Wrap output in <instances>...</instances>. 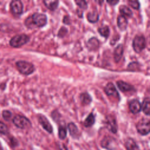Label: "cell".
Segmentation results:
<instances>
[{"instance_id":"6da1fadb","label":"cell","mask_w":150,"mask_h":150,"mask_svg":"<svg viewBox=\"0 0 150 150\" xmlns=\"http://www.w3.org/2000/svg\"><path fill=\"white\" fill-rule=\"evenodd\" d=\"M47 21L46 15L41 13H34L25 21V25L28 28H33L34 26L41 28L45 26Z\"/></svg>"},{"instance_id":"7a4b0ae2","label":"cell","mask_w":150,"mask_h":150,"mask_svg":"<svg viewBox=\"0 0 150 150\" xmlns=\"http://www.w3.org/2000/svg\"><path fill=\"white\" fill-rule=\"evenodd\" d=\"M16 66L18 71L24 75L31 74L35 70L33 64L26 61H18L16 63Z\"/></svg>"},{"instance_id":"3957f363","label":"cell","mask_w":150,"mask_h":150,"mask_svg":"<svg viewBox=\"0 0 150 150\" xmlns=\"http://www.w3.org/2000/svg\"><path fill=\"white\" fill-rule=\"evenodd\" d=\"M29 41V37L25 34L17 35L9 41V44L13 47H19Z\"/></svg>"},{"instance_id":"277c9868","label":"cell","mask_w":150,"mask_h":150,"mask_svg":"<svg viewBox=\"0 0 150 150\" xmlns=\"http://www.w3.org/2000/svg\"><path fill=\"white\" fill-rule=\"evenodd\" d=\"M12 121L16 127L21 129H25L31 127V122L29 120L23 115H15L13 117Z\"/></svg>"},{"instance_id":"5b68a950","label":"cell","mask_w":150,"mask_h":150,"mask_svg":"<svg viewBox=\"0 0 150 150\" xmlns=\"http://www.w3.org/2000/svg\"><path fill=\"white\" fill-rule=\"evenodd\" d=\"M146 46V41L144 36L137 35L135 36L132 42L133 49L136 53H140Z\"/></svg>"},{"instance_id":"8992f818","label":"cell","mask_w":150,"mask_h":150,"mask_svg":"<svg viewBox=\"0 0 150 150\" xmlns=\"http://www.w3.org/2000/svg\"><path fill=\"white\" fill-rule=\"evenodd\" d=\"M136 128L140 134L142 135L148 134L150 130V122L149 119L142 118L139 120L136 125Z\"/></svg>"},{"instance_id":"52a82bcc","label":"cell","mask_w":150,"mask_h":150,"mask_svg":"<svg viewBox=\"0 0 150 150\" xmlns=\"http://www.w3.org/2000/svg\"><path fill=\"white\" fill-rule=\"evenodd\" d=\"M101 145L103 148L108 150H116L117 148V142L115 139L113 137L107 136L101 141Z\"/></svg>"},{"instance_id":"ba28073f","label":"cell","mask_w":150,"mask_h":150,"mask_svg":"<svg viewBox=\"0 0 150 150\" xmlns=\"http://www.w3.org/2000/svg\"><path fill=\"white\" fill-rule=\"evenodd\" d=\"M23 4L21 1L13 0L10 4L12 13L15 15H20L23 12Z\"/></svg>"},{"instance_id":"9c48e42d","label":"cell","mask_w":150,"mask_h":150,"mask_svg":"<svg viewBox=\"0 0 150 150\" xmlns=\"http://www.w3.org/2000/svg\"><path fill=\"white\" fill-rule=\"evenodd\" d=\"M104 92L108 96H112L116 98H120V95L114 84L112 83H108L104 87Z\"/></svg>"},{"instance_id":"30bf717a","label":"cell","mask_w":150,"mask_h":150,"mask_svg":"<svg viewBox=\"0 0 150 150\" xmlns=\"http://www.w3.org/2000/svg\"><path fill=\"white\" fill-rule=\"evenodd\" d=\"M38 118L40 125L46 131H47L49 133H52L53 132L52 126L51 125L49 120L46 118V117L45 115L42 114H39Z\"/></svg>"},{"instance_id":"8fae6325","label":"cell","mask_w":150,"mask_h":150,"mask_svg":"<svg viewBox=\"0 0 150 150\" xmlns=\"http://www.w3.org/2000/svg\"><path fill=\"white\" fill-rule=\"evenodd\" d=\"M106 126L107 129L111 132L115 134L117 131V124L115 119L111 116L106 118Z\"/></svg>"},{"instance_id":"7c38bea8","label":"cell","mask_w":150,"mask_h":150,"mask_svg":"<svg viewBox=\"0 0 150 150\" xmlns=\"http://www.w3.org/2000/svg\"><path fill=\"white\" fill-rule=\"evenodd\" d=\"M129 108L132 113L136 114L141 111V104L138 100L134 99L129 102Z\"/></svg>"},{"instance_id":"4fadbf2b","label":"cell","mask_w":150,"mask_h":150,"mask_svg":"<svg viewBox=\"0 0 150 150\" xmlns=\"http://www.w3.org/2000/svg\"><path fill=\"white\" fill-rule=\"evenodd\" d=\"M117 85L120 90L122 92L129 91L134 89V87L132 85L122 80H118V81H117Z\"/></svg>"},{"instance_id":"5bb4252c","label":"cell","mask_w":150,"mask_h":150,"mask_svg":"<svg viewBox=\"0 0 150 150\" xmlns=\"http://www.w3.org/2000/svg\"><path fill=\"white\" fill-rule=\"evenodd\" d=\"M123 52H124L123 46L122 44H119L115 48L114 51V54H113L114 59L115 62H118L121 60L123 55Z\"/></svg>"},{"instance_id":"9a60e30c","label":"cell","mask_w":150,"mask_h":150,"mask_svg":"<svg viewBox=\"0 0 150 150\" xmlns=\"http://www.w3.org/2000/svg\"><path fill=\"white\" fill-rule=\"evenodd\" d=\"M127 25L128 21L127 18L121 15H119L117 18V26L120 30L121 31L125 30L127 28Z\"/></svg>"},{"instance_id":"2e32d148","label":"cell","mask_w":150,"mask_h":150,"mask_svg":"<svg viewBox=\"0 0 150 150\" xmlns=\"http://www.w3.org/2000/svg\"><path fill=\"white\" fill-rule=\"evenodd\" d=\"M99 40L95 37L90 38L87 43V46L90 50H96L99 47Z\"/></svg>"},{"instance_id":"e0dca14e","label":"cell","mask_w":150,"mask_h":150,"mask_svg":"<svg viewBox=\"0 0 150 150\" xmlns=\"http://www.w3.org/2000/svg\"><path fill=\"white\" fill-rule=\"evenodd\" d=\"M43 3L49 9L53 11L57 8L59 1L57 0H45L43 1Z\"/></svg>"},{"instance_id":"ac0fdd59","label":"cell","mask_w":150,"mask_h":150,"mask_svg":"<svg viewBox=\"0 0 150 150\" xmlns=\"http://www.w3.org/2000/svg\"><path fill=\"white\" fill-rule=\"evenodd\" d=\"M68 128H69L70 134L72 137L74 138H77L79 137L80 133H79L78 128L73 122H70L68 124Z\"/></svg>"},{"instance_id":"d6986e66","label":"cell","mask_w":150,"mask_h":150,"mask_svg":"<svg viewBox=\"0 0 150 150\" xmlns=\"http://www.w3.org/2000/svg\"><path fill=\"white\" fill-rule=\"evenodd\" d=\"M141 109L142 110L144 113L146 115H149L150 112V101L149 97H146L143 100V102L141 104Z\"/></svg>"},{"instance_id":"ffe728a7","label":"cell","mask_w":150,"mask_h":150,"mask_svg":"<svg viewBox=\"0 0 150 150\" xmlns=\"http://www.w3.org/2000/svg\"><path fill=\"white\" fill-rule=\"evenodd\" d=\"M127 150H140L138 146L132 138H128L125 144Z\"/></svg>"},{"instance_id":"44dd1931","label":"cell","mask_w":150,"mask_h":150,"mask_svg":"<svg viewBox=\"0 0 150 150\" xmlns=\"http://www.w3.org/2000/svg\"><path fill=\"white\" fill-rule=\"evenodd\" d=\"M80 100L81 103L84 105H88L92 101V98L91 96L87 93H83L80 95Z\"/></svg>"},{"instance_id":"7402d4cb","label":"cell","mask_w":150,"mask_h":150,"mask_svg":"<svg viewBox=\"0 0 150 150\" xmlns=\"http://www.w3.org/2000/svg\"><path fill=\"white\" fill-rule=\"evenodd\" d=\"M120 12L121 13V15L127 17H131L132 16V11L126 5H122L119 8Z\"/></svg>"},{"instance_id":"603a6c76","label":"cell","mask_w":150,"mask_h":150,"mask_svg":"<svg viewBox=\"0 0 150 150\" xmlns=\"http://www.w3.org/2000/svg\"><path fill=\"white\" fill-rule=\"evenodd\" d=\"M87 17L88 21L91 23H96L99 19V15L96 11L88 12Z\"/></svg>"},{"instance_id":"cb8c5ba5","label":"cell","mask_w":150,"mask_h":150,"mask_svg":"<svg viewBox=\"0 0 150 150\" xmlns=\"http://www.w3.org/2000/svg\"><path fill=\"white\" fill-rule=\"evenodd\" d=\"M95 122V117L93 113H90L84 121V125L86 127H91Z\"/></svg>"},{"instance_id":"d4e9b609","label":"cell","mask_w":150,"mask_h":150,"mask_svg":"<svg viewBox=\"0 0 150 150\" xmlns=\"http://www.w3.org/2000/svg\"><path fill=\"white\" fill-rule=\"evenodd\" d=\"M98 32L100 34L101 36L104 37L105 38H107L110 35V29L108 26L104 25L101 26L98 29Z\"/></svg>"},{"instance_id":"484cf974","label":"cell","mask_w":150,"mask_h":150,"mask_svg":"<svg viewBox=\"0 0 150 150\" xmlns=\"http://www.w3.org/2000/svg\"><path fill=\"white\" fill-rule=\"evenodd\" d=\"M67 131L64 126H60L59 128V137L61 139H64L66 137Z\"/></svg>"},{"instance_id":"4316f807","label":"cell","mask_w":150,"mask_h":150,"mask_svg":"<svg viewBox=\"0 0 150 150\" xmlns=\"http://www.w3.org/2000/svg\"><path fill=\"white\" fill-rule=\"evenodd\" d=\"M75 3L81 9H86L87 8V4L86 1L83 0H76L74 1Z\"/></svg>"},{"instance_id":"83f0119b","label":"cell","mask_w":150,"mask_h":150,"mask_svg":"<svg viewBox=\"0 0 150 150\" xmlns=\"http://www.w3.org/2000/svg\"><path fill=\"white\" fill-rule=\"evenodd\" d=\"M128 4L134 9H139L140 7V4L139 2L138 1H132L130 0L128 1Z\"/></svg>"},{"instance_id":"f1b7e54d","label":"cell","mask_w":150,"mask_h":150,"mask_svg":"<svg viewBox=\"0 0 150 150\" xmlns=\"http://www.w3.org/2000/svg\"><path fill=\"white\" fill-rule=\"evenodd\" d=\"M8 128L7 126L4 123L0 121V133L5 135L8 134Z\"/></svg>"},{"instance_id":"f546056e","label":"cell","mask_w":150,"mask_h":150,"mask_svg":"<svg viewBox=\"0 0 150 150\" xmlns=\"http://www.w3.org/2000/svg\"><path fill=\"white\" fill-rule=\"evenodd\" d=\"M2 117L5 120L9 121L12 117V113L8 110H4L2 112Z\"/></svg>"},{"instance_id":"4dcf8cb0","label":"cell","mask_w":150,"mask_h":150,"mask_svg":"<svg viewBox=\"0 0 150 150\" xmlns=\"http://www.w3.org/2000/svg\"><path fill=\"white\" fill-rule=\"evenodd\" d=\"M67 32V30L64 27H62L59 31L58 36L60 37H63L66 34Z\"/></svg>"},{"instance_id":"1f68e13d","label":"cell","mask_w":150,"mask_h":150,"mask_svg":"<svg viewBox=\"0 0 150 150\" xmlns=\"http://www.w3.org/2000/svg\"><path fill=\"white\" fill-rule=\"evenodd\" d=\"M107 2L110 5H115L117 4H118L119 2V1H117V0H108L107 1Z\"/></svg>"},{"instance_id":"d6a6232c","label":"cell","mask_w":150,"mask_h":150,"mask_svg":"<svg viewBox=\"0 0 150 150\" xmlns=\"http://www.w3.org/2000/svg\"><path fill=\"white\" fill-rule=\"evenodd\" d=\"M63 22L65 23V24H70V19H69V16H64V18H63Z\"/></svg>"},{"instance_id":"836d02e7","label":"cell","mask_w":150,"mask_h":150,"mask_svg":"<svg viewBox=\"0 0 150 150\" xmlns=\"http://www.w3.org/2000/svg\"><path fill=\"white\" fill-rule=\"evenodd\" d=\"M58 147H59L58 148L59 149V150H68L67 147L63 144H60Z\"/></svg>"},{"instance_id":"e575fe53","label":"cell","mask_w":150,"mask_h":150,"mask_svg":"<svg viewBox=\"0 0 150 150\" xmlns=\"http://www.w3.org/2000/svg\"><path fill=\"white\" fill-rule=\"evenodd\" d=\"M0 150H3V149H2L1 148H0Z\"/></svg>"}]
</instances>
